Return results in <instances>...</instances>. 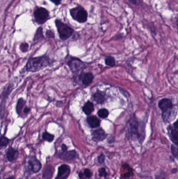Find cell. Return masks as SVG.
<instances>
[{"instance_id": "6da1fadb", "label": "cell", "mask_w": 178, "mask_h": 179, "mask_svg": "<svg viewBox=\"0 0 178 179\" xmlns=\"http://www.w3.org/2000/svg\"><path fill=\"white\" fill-rule=\"evenodd\" d=\"M49 64L50 60L47 56H40L29 59L26 68L27 71L35 72L43 69Z\"/></svg>"}, {"instance_id": "7a4b0ae2", "label": "cell", "mask_w": 178, "mask_h": 179, "mask_svg": "<svg viewBox=\"0 0 178 179\" xmlns=\"http://www.w3.org/2000/svg\"><path fill=\"white\" fill-rule=\"evenodd\" d=\"M55 23L60 38L63 41L69 39L74 33V29L72 28L63 23L60 20L57 19Z\"/></svg>"}, {"instance_id": "3957f363", "label": "cell", "mask_w": 178, "mask_h": 179, "mask_svg": "<svg viewBox=\"0 0 178 179\" xmlns=\"http://www.w3.org/2000/svg\"><path fill=\"white\" fill-rule=\"evenodd\" d=\"M70 12L73 19L78 23H83L87 20V12L81 6H78L71 9Z\"/></svg>"}, {"instance_id": "277c9868", "label": "cell", "mask_w": 178, "mask_h": 179, "mask_svg": "<svg viewBox=\"0 0 178 179\" xmlns=\"http://www.w3.org/2000/svg\"><path fill=\"white\" fill-rule=\"evenodd\" d=\"M34 20L38 24H43L49 19L48 11L44 7H40L36 9L34 12Z\"/></svg>"}, {"instance_id": "5b68a950", "label": "cell", "mask_w": 178, "mask_h": 179, "mask_svg": "<svg viewBox=\"0 0 178 179\" xmlns=\"http://www.w3.org/2000/svg\"><path fill=\"white\" fill-rule=\"evenodd\" d=\"M67 64L74 74H77L82 72L86 68V64L85 63L78 58L71 59L68 61Z\"/></svg>"}, {"instance_id": "8992f818", "label": "cell", "mask_w": 178, "mask_h": 179, "mask_svg": "<svg viewBox=\"0 0 178 179\" xmlns=\"http://www.w3.org/2000/svg\"><path fill=\"white\" fill-rule=\"evenodd\" d=\"M129 126L131 135L133 136V137H136V138H138V140L142 142L144 138V136L140 133L139 130L140 125L138 122L135 120H132L131 123H129Z\"/></svg>"}, {"instance_id": "52a82bcc", "label": "cell", "mask_w": 178, "mask_h": 179, "mask_svg": "<svg viewBox=\"0 0 178 179\" xmlns=\"http://www.w3.org/2000/svg\"><path fill=\"white\" fill-rule=\"evenodd\" d=\"M176 115L177 111L174 107L164 111H162L161 113V116L163 121L166 123H169L172 122L176 117Z\"/></svg>"}, {"instance_id": "ba28073f", "label": "cell", "mask_w": 178, "mask_h": 179, "mask_svg": "<svg viewBox=\"0 0 178 179\" xmlns=\"http://www.w3.org/2000/svg\"><path fill=\"white\" fill-rule=\"evenodd\" d=\"M71 173L70 167L64 164L58 168L57 176L55 179H67Z\"/></svg>"}, {"instance_id": "9c48e42d", "label": "cell", "mask_w": 178, "mask_h": 179, "mask_svg": "<svg viewBox=\"0 0 178 179\" xmlns=\"http://www.w3.org/2000/svg\"><path fill=\"white\" fill-rule=\"evenodd\" d=\"M28 164L29 169L32 172L35 173L38 172L42 167V164L40 162V161L35 157L30 158V159H29Z\"/></svg>"}, {"instance_id": "30bf717a", "label": "cell", "mask_w": 178, "mask_h": 179, "mask_svg": "<svg viewBox=\"0 0 178 179\" xmlns=\"http://www.w3.org/2000/svg\"><path fill=\"white\" fill-rule=\"evenodd\" d=\"M92 140L95 142H99L104 140L107 138V135L103 129H98L94 130L91 133Z\"/></svg>"}, {"instance_id": "8fae6325", "label": "cell", "mask_w": 178, "mask_h": 179, "mask_svg": "<svg viewBox=\"0 0 178 179\" xmlns=\"http://www.w3.org/2000/svg\"><path fill=\"white\" fill-rule=\"evenodd\" d=\"M77 155V152L75 150L66 151L65 152H62L59 155L60 159L64 161H70L75 158Z\"/></svg>"}, {"instance_id": "7c38bea8", "label": "cell", "mask_w": 178, "mask_h": 179, "mask_svg": "<svg viewBox=\"0 0 178 179\" xmlns=\"http://www.w3.org/2000/svg\"><path fill=\"white\" fill-rule=\"evenodd\" d=\"M79 80L81 81L83 85H88L94 80V76L91 73H81L79 75Z\"/></svg>"}, {"instance_id": "4fadbf2b", "label": "cell", "mask_w": 178, "mask_h": 179, "mask_svg": "<svg viewBox=\"0 0 178 179\" xmlns=\"http://www.w3.org/2000/svg\"><path fill=\"white\" fill-rule=\"evenodd\" d=\"M158 107L161 110V111H164L169 108L173 107V105L171 100L169 98H163L158 103Z\"/></svg>"}, {"instance_id": "5bb4252c", "label": "cell", "mask_w": 178, "mask_h": 179, "mask_svg": "<svg viewBox=\"0 0 178 179\" xmlns=\"http://www.w3.org/2000/svg\"><path fill=\"white\" fill-rule=\"evenodd\" d=\"M18 155V151L12 147H9L6 153L7 159L10 162H13L14 161L17 159Z\"/></svg>"}, {"instance_id": "9a60e30c", "label": "cell", "mask_w": 178, "mask_h": 179, "mask_svg": "<svg viewBox=\"0 0 178 179\" xmlns=\"http://www.w3.org/2000/svg\"><path fill=\"white\" fill-rule=\"evenodd\" d=\"M168 135L170 140L174 144H178V132L174 128L173 129L171 126H169L167 128Z\"/></svg>"}, {"instance_id": "2e32d148", "label": "cell", "mask_w": 178, "mask_h": 179, "mask_svg": "<svg viewBox=\"0 0 178 179\" xmlns=\"http://www.w3.org/2000/svg\"><path fill=\"white\" fill-rule=\"evenodd\" d=\"M92 100L98 104H103L106 100L105 94L103 92L97 91L92 95Z\"/></svg>"}, {"instance_id": "e0dca14e", "label": "cell", "mask_w": 178, "mask_h": 179, "mask_svg": "<svg viewBox=\"0 0 178 179\" xmlns=\"http://www.w3.org/2000/svg\"><path fill=\"white\" fill-rule=\"evenodd\" d=\"M87 122L91 128L95 129L99 127L100 124V121L95 116H91L87 118Z\"/></svg>"}, {"instance_id": "ac0fdd59", "label": "cell", "mask_w": 178, "mask_h": 179, "mask_svg": "<svg viewBox=\"0 0 178 179\" xmlns=\"http://www.w3.org/2000/svg\"><path fill=\"white\" fill-rule=\"evenodd\" d=\"M83 111L86 115H89L94 111V107L93 103L88 101L85 103L82 108Z\"/></svg>"}, {"instance_id": "d6986e66", "label": "cell", "mask_w": 178, "mask_h": 179, "mask_svg": "<svg viewBox=\"0 0 178 179\" xmlns=\"http://www.w3.org/2000/svg\"><path fill=\"white\" fill-rule=\"evenodd\" d=\"M26 104V101L23 98H20L17 102V105H16V112L18 115H20V112L22 111V109L23 108Z\"/></svg>"}, {"instance_id": "ffe728a7", "label": "cell", "mask_w": 178, "mask_h": 179, "mask_svg": "<svg viewBox=\"0 0 178 179\" xmlns=\"http://www.w3.org/2000/svg\"><path fill=\"white\" fill-rule=\"evenodd\" d=\"M42 31H43L42 27H39L37 29V31H36V32L35 35V36H34V41H39V40H40V39L44 38V35H43V32H42Z\"/></svg>"}, {"instance_id": "44dd1931", "label": "cell", "mask_w": 178, "mask_h": 179, "mask_svg": "<svg viewBox=\"0 0 178 179\" xmlns=\"http://www.w3.org/2000/svg\"><path fill=\"white\" fill-rule=\"evenodd\" d=\"M52 171L50 166L45 168L43 172V178L44 179H50L52 177Z\"/></svg>"}, {"instance_id": "7402d4cb", "label": "cell", "mask_w": 178, "mask_h": 179, "mask_svg": "<svg viewBox=\"0 0 178 179\" xmlns=\"http://www.w3.org/2000/svg\"><path fill=\"white\" fill-rule=\"evenodd\" d=\"M109 114V111L106 108H101L98 111V115L99 116V117L103 119L108 117Z\"/></svg>"}, {"instance_id": "603a6c76", "label": "cell", "mask_w": 178, "mask_h": 179, "mask_svg": "<svg viewBox=\"0 0 178 179\" xmlns=\"http://www.w3.org/2000/svg\"><path fill=\"white\" fill-rule=\"evenodd\" d=\"M42 138L44 139V140L47 141L48 142H52L54 138V136L48 133V132H44L42 134Z\"/></svg>"}, {"instance_id": "cb8c5ba5", "label": "cell", "mask_w": 178, "mask_h": 179, "mask_svg": "<svg viewBox=\"0 0 178 179\" xmlns=\"http://www.w3.org/2000/svg\"><path fill=\"white\" fill-rule=\"evenodd\" d=\"M105 63L106 65L112 67L116 65V61L113 57L107 56L105 59Z\"/></svg>"}, {"instance_id": "d4e9b609", "label": "cell", "mask_w": 178, "mask_h": 179, "mask_svg": "<svg viewBox=\"0 0 178 179\" xmlns=\"http://www.w3.org/2000/svg\"><path fill=\"white\" fill-rule=\"evenodd\" d=\"M172 154L176 158L178 159V144L172 145L171 147Z\"/></svg>"}, {"instance_id": "484cf974", "label": "cell", "mask_w": 178, "mask_h": 179, "mask_svg": "<svg viewBox=\"0 0 178 179\" xmlns=\"http://www.w3.org/2000/svg\"><path fill=\"white\" fill-rule=\"evenodd\" d=\"M9 139L7 137H1V140H0V146L1 147H6L8 144H9Z\"/></svg>"}, {"instance_id": "4316f807", "label": "cell", "mask_w": 178, "mask_h": 179, "mask_svg": "<svg viewBox=\"0 0 178 179\" xmlns=\"http://www.w3.org/2000/svg\"><path fill=\"white\" fill-rule=\"evenodd\" d=\"M28 44L26 42L22 43L20 45V50L22 51L23 53L27 52V51L28 50Z\"/></svg>"}, {"instance_id": "83f0119b", "label": "cell", "mask_w": 178, "mask_h": 179, "mask_svg": "<svg viewBox=\"0 0 178 179\" xmlns=\"http://www.w3.org/2000/svg\"><path fill=\"white\" fill-rule=\"evenodd\" d=\"M108 174L104 168H101L99 170V176L100 177H107Z\"/></svg>"}, {"instance_id": "f1b7e54d", "label": "cell", "mask_w": 178, "mask_h": 179, "mask_svg": "<svg viewBox=\"0 0 178 179\" xmlns=\"http://www.w3.org/2000/svg\"><path fill=\"white\" fill-rule=\"evenodd\" d=\"M84 174L87 179H90L91 177L92 173L91 172V170L88 169H85L84 170Z\"/></svg>"}, {"instance_id": "f546056e", "label": "cell", "mask_w": 178, "mask_h": 179, "mask_svg": "<svg viewBox=\"0 0 178 179\" xmlns=\"http://www.w3.org/2000/svg\"><path fill=\"white\" fill-rule=\"evenodd\" d=\"M46 36L49 38H54L55 37V35L51 30H47L45 33Z\"/></svg>"}, {"instance_id": "4dcf8cb0", "label": "cell", "mask_w": 178, "mask_h": 179, "mask_svg": "<svg viewBox=\"0 0 178 179\" xmlns=\"http://www.w3.org/2000/svg\"><path fill=\"white\" fill-rule=\"evenodd\" d=\"M105 160V155L104 154H101L98 157L97 161L99 164H102Z\"/></svg>"}, {"instance_id": "1f68e13d", "label": "cell", "mask_w": 178, "mask_h": 179, "mask_svg": "<svg viewBox=\"0 0 178 179\" xmlns=\"http://www.w3.org/2000/svg\"><path fill=\"white\" fill-rule=\"evenodd\" d=\"M51 2H52L54 4L56 5H59L60 4L61 0H49Z\"/></svg>"}, {"instance_id": "d6a6232c", "label": "cell", "mask_w": 178, "mask_h": 179, "mask_svg": "<svg viewBox=\"0 0 178 179\" xmlns=\"http://www.w3.org/2000/svg\"><path fill=\"white\" fill-rule=\"evenodd\" d=\"M78 177L79 179H87L86 176H85L84 173L81 172L78 173Z\"/></svg>"}, {"instance_id": "836d02e7", "label": "cell", "mask_w": 178, "mask_h": 179, "mask_svg": "<svg viewBox=\"0 0 178 179\" xmlns=\"http://www.w3.org/2000/svg\"><path fill=\"white\" fill-rule=\"evenodd\" d=\"M61 149H62L63 152H65V151H67V147L65 144H62L61 146Z\"/></svg>"}, {"instance_id": "e575fe53", "label": "cell", "mask_w": 178, "mask_h": 179, "mask_svg": "<svg viewBox=\"0 0 178 179\" xmlns=\"http://www.w3.org/2000/svg\"><path fill=\"white\" fill-rule=\"evenodd\" d=\"M129 3L133 5H137V0H128Z\"/></svg>"}, {"instance_id": "d590c367", "label": "cell", "mask_w": 178, "mask_h": 179, "mask_svg": "<svg viewBox=\"0 0 178 179\" xmlns=\"http://www.w3.org/2000/svg\"><path fill=\"white\" fill-rule=\"evenodd\" d=\"M173 127L178 131V120L173 123Z\"/></svg>"}, {"instance_id": "8d00e7d4", "label": "cell", "mask_w": 178, "mask_h": 179, "mask_svg": "<svg viewBox=\"0 0 178 179\" xmlns=\"http://www.w3.org/2000/svg\"><path fill=\"white\" fill-rule=\"evenodd\" d=\"M30 108L27 107H25V108L24 110V113H28L30 111Z\"/></svg>"}, {"instance_id": "74e56055", "label": "cell", "mask_w": 178, "mask_h": 179, "mask_svg": "<svg viewBox=\"0 0 178 179\" xmlns=\"http://www.w3.org/2000/svg\"><path fill=\"white\" fill-rule=\"evenodd\" d=\"M6 179H15V177H11L7 178Z\"/></svg>"}, {"instance_id": "f35d334b", "label": "cell", "mask_w": 178, "mask_h": 179, "mask_svg": "<svg viewBox=\"0 0 178 179\" xmlns=\"http://www.w3.org/2000/svg\"><path fill=\"white\" fill-rule=\"evenodd\" d=\"M176 25H177V26H178V19H177V20H176Z\"/></svg>"}]
</instances>
